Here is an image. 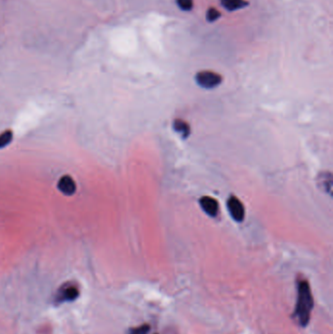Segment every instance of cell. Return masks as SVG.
I'll use <instances>...</instances> for the list:
<instances>
[{
  "label": "cell",
  "instance_id": "obj_11",
  "mask_svg": "<svg viewBox=\"0 0 333 334\" xmlns=\"http://www.w3.org/2000/svg\"><path fill=\"white\" fill-rule=\"evenodd\" d=\"M220 17H221V13L219 12V11H218L217 9H215V8H209L208 11L206 13V20H207L209 23H212V22L217 21Z\"/></svg>",
  "mask_w": 333,
  "mask_h": 334
},
{
  "label": "cell",
  "instance_id": "obj_2",
  "mask_svg": "<svg viewBox=\"0 0 333 334\" xmlns=\"http://www.w3.org/2000/svg\"><path fill=\"white\" fill-rule=\"evenodd\" d=\"M79 297L78 286L74 283H67L63 285L55 295V303L62 304L67 302H74Z\"/></svg>",
  "mask_w": 333,
  "mask_h": 334
},
{
  "label": "cell",
  "instance_id": "obj_8",
  "mask_svg": "<svg viewBox=\"0 0 333 334\" xmlns=\"http://www.w3.org/2000/svg\"><path fill=\"white\" fill-rule=\"evenodd\" d=\"M173 128L176 132L180 133L183 138H187L191 134L190 125L183 119H175L173 124Z\"/></svg>",
  "mask_w": 333,
  "mask_h": 334
},
{
  "label": "cell",
  "instance_id": "obj_7",
  "mask_svg": "<svg viewBox=\"0 0 333 334\" xmlns=\"http://www.w3.org/2000/svg\"><path fill=\"white\" fill-rule=\"evenodd\" d=\"M221 4L226 10L233 12L247 7L248 2L246 0H221Z\"/></svg>",
  "mask_w": 333,
  "mask_h": 334
},
{
  "label": "cell",
  "instance_id": "obj_10",
  "mask_svg": "<svg viewBox=\"0 0 333 334\" xmlns=\"http://www.w3.org/2000/svg\"><path fill=\"white\" fill-rule=\"evenodd\" d=\"M176 3L183 11H191L194 6L193 0H176Z\"/></svg>",
  "mask_w": 333,
  "mask_h": 334
},
{
  "label": "cell",
  "instance_id": "obj_5",
  "mask_svg": "<svg viewBox=\"0 0 333 334\" xmlns=\"http://www.w3.org/2000/svg\"><path fill=\"white\" fill-rule=\"evenodd\" d=\"M57 188L60 191V193H62L63 195L67 196V197L74 196L75 192H76V189H77L74 178L71 177L70 175L62 176L60 178V180L58 181Z\"/></svg>",
  "mask_w": 333,
  "mask_h": 334
},
{
  "label": "cell",
  "instance_id": "obj_6",
  "mask_svg": "<svg viewBox=\"0 0 333 334\" xmlns=\"http://www.w3.org/2000/svg\"><path fill=\"white\" fill-rule=\"evenodd\" d=\"M200 206L205 213H207L211 217H215L218 214L219 211V204L217 200L210 197H203L199 200Z\"/></svg>",
  "mask_w": 333,
  "mask_h": 334
},
{
  "label": "cell",
  "instance_id": "obj_12",
  "mask_svg": "<svg viewBox=\"0 0 333 334\" xmlns=\"http://www.w3.org/2000/svg\"><path fill=\"white\" fill-rule=\"evenodd\" d=\"M149 331V325L148 324H143L135 328H132L129 330V334H148Z\"/></svg>",
  "mask_w": 333,
  "mask_h": 334
},
{
  "label": "cell",
  "instance_id": "obj_1",
  "mask_svg": "<svg viewBox=\"0 0 333 334\" xmlns=\"http://www.w3.org/2000/svg\"><path fill=\"white\" fill-rule=\"evenodd\" d=\"M313 307L314 298L310 285L307 281H300L298 284L296 307L293 315L300 326L306 327L308 325Z\"/></svg>",
  "mask_w": 333,
  "mask_h": 334
},
{
  "label": "cell",
  "instance_id": "obj_3",
  "mask_svg": "<svg viewBox=\"0 0 333 334\" xmlns=\"http://www.w3.org/2000/svg\"><path fill=\"white\" fill-rule=\"evenodd\" d=\"M222 76L210 71H202L196 75V81L198 85L205 89H212L222 83Z\"/></svg>",
  "mask_w": 333,
  "mask_h": 334
},
{
  "label": "cell",
  "instance_id": "obj_4",
  "mask_svg": "<svg viewBox=\"0 0 333 334\" xmlns=\"http://www.w3.org/2000/svg\"><path fill=\"white\" fill-rule=\"evenodd\" d=\"M227 207L234 220H235L236 222L244 221L245 216H246V210H245L244 204L241 203V201L238 198L234 196L230 197L227 201Z\"/></svg>",
  "mask_w": 333,
  "mask_h": 334
},
{
  "label": "cell",
  "instance_id": "obj_9",
  "mask_svg": "<svg viewBox=\"0 0 333 334\" xmlns=\"http://www.w3.org/2000/svg\"><path fill=\"white\" fill-rule=\"evenodd\" d=\"M14 138V133L11 129H6L0 133V148H6L11 144Z\"/></svg>",
  "mask_w": 333,
  "mask_h": 334
}]
</instances>
